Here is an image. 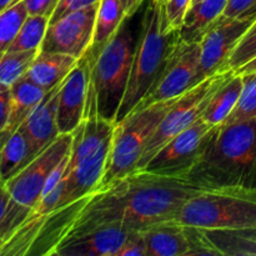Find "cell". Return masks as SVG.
<instances>
[{"label": "cell", "instance_id": "1", "mask_svg": "<svg viewBox=\"0 0 256 256\" xmlns=\"http://www.w3.org/2000/svg\"><path fill=\"white\" fill-rule=\"evenodd\" d=\"M208 189L190 175L135 170L50 215L38 232L29 255L39 246L44 248L42 255H50L62 239L94 228L124 225L142 230L178 222L185 202Z\"/></svg>", "mask_w": 256, "mask_h": 256}, {"label": "cell", "instance_id": "2", "mask_svg": "<svg viewBox=\"0 0 256 256\" xmlns=\"http://www.w3.org/2000/svg\"><path fill=\"white\" fill-rule=\"evenodd\" d=\"M190 176L209 189H256V116L215 128Z\"/></svg>", "mask_w": 256, "mask_h": 256}, {"label": "cell", "instance_id": "3", "mask_svg": "<svg viewBox=\"0 0 256 256\" xmlns=\"http://www.w3.org/2000/svg\"><path fill=\"white\" fill-rule=\"evenodd\" d=\"M115 122L99 115L96 100L88 92L86 112L72 132L68 180L60 209L84 199L100 186L112 148Z\"/></svg>", "mask_w": 256, "mask_h": 256}, {"label": "cell", "instance_id": "4", "mask_svg": "<svg viewBox=\"0 0 256 256\" xmlns=\"http://www.w3.org/2000/svg\"><path fill=\"white\" fill-rule=\"evenodd\" d=\"M179 42L178 30H166L164 5L150 0L142 20L132 72L115 124L126 118L149 92Z\"/></svg>", "mask_w": 256, "mask_h": 256}, {"label": "cell", "instance_id": "5", "mask_svg": "<svg viewBox=\"0 0 256 256\" xmlns=\"http://www.w3.org/2000/svg\"><path fill=\"white\" fill-rule=\"evenodd\" d=\"M125 18L118 32L90 65L89 92L96 100L102 118L115 122L124 98L134 60L135 42L130 20Z\"/></svg>", "mask_w": 256, "mask_h": 256}, {"label": "cell", "instance_id": "6", "mask_svg": "<svg viewBox=\"0 0 256 256\" xmlns=\"http://www.w3.org/2000/svg\"><path fill=\"white\" fill-rule=\"evenodd\" d=\"M178 222L206 230H246L256 228V189L224 186L190 198Z\"/></svg>", "mask_w": 256, "mask_h": 256}, {"label": "cell", "instance_id": "7", "mask_svg": "<svg viewBox=\"0 0 256 256\" xmlns=\"http://www.w3.org/2000/svg\"><path fill=\"white\" fill-rule=\"evenodd\" d=\"M179 98L136 108L122 122L115 124L110 154L99 188L136 170L148 142Z\"/></svg>", "mask_w": 256, "mask_h": 256}, {"label": "cell", "instance_id": "8", "mask_svg": "<svg viewBox=\"0 0 256 256\" xmlns=\"http://www.w3.org/2000/svg\"><path fill=\"white\" fill-rule=\"evenodd\" d=\"M234 72L232 69L220 70L182 94L170 108L158 126L156 132L149 140L138 162L136 170L145 169L150 160L166 142L202 119V112L212 95L234 75Z\"/></svg>", "mask_w": 256, "mask_h": 256}, {"label": "cell", "instance_id": "9", "mask_svg": "<svg viewBox=\"0 0 256 256\" xmlns=\"http://www.w3.org/2000/svg\"><path fill=\"white\" fill-rule=\"evenodd\" d=\"M72 144V134H60L24 169L5 182L12 196L19 204L34 209L52 172L69 155Z\"/></svg>", "mask_w": 256, "mask_h": 256}, {"label": "cell", "instance_id": "10", "mask_svg": "<svg viewBox=\"0 0 256 256\" xmlns=\"http://www.w3.org/2000/svg\"><path fill=\"white\" fill-rule=\"evenodd\" d=\"M215 128L202 118L199 119L166 142L150 160L145 170L169 175H190L205 152Z\"/></svg>", "mask_w": 256, "mask_h": 256}, {"label": "cell", "instance_id": "11", "mask_svg": "<svg viewBox=\"0 0 256 256\" xmlns=\"http://www.w3.org/2000/svg\"><path fill=\"white\" fill-rule=\"evenodd\" d=\"M256 18L222 16L199 42L200 62L196 84L229 68V58Z\"/></svg>", "mask_w": 256, "mask_h": 256}, {"label": "cell", "instance_id": "12", "mask_svg": "<svg viewBox=\"0 0 256 256\" xmlns=\"http://www.w3.org/2000/svg\"><path fill=\"white\" fill-rule=\"evenodd\" d=\"M199 62V42H184L179 39L160 76L136 108L149 106L155 102L182 96L188 90L196 86Z\"/></svg>", "mask_w": 256, "mask_h": 256}, {"label": "cell", "instance_id": "13", "mask_svg": "<svg viewBox=\"0 0 256 256\" xmlns=\"http://www.w3.org/2000/svg\"><path fill=\"white\" fill-rule=\"evenodd\" d=\"M98 8L99 4L76 10L49 24L40 52L84 58L92 42Z\"/></svg>", "mask_w": 256, "mask_h": 256}, {"label": "cell", "instance_id": "14", "mask_svg": "<svg viewBox=\"0 0 256 256\" xmlns=\"http://www.w3.org/2000/svg\"><path fill=\"white\" fill-rule=\"evenodd\" d=\"M140 230L124 225H106L74 234L55 245L50 255L118 256L126 240Z\"/></svg>", "mask_w": 256, "mask_h": 256}, {"label": "cell", "instance_id": "15", "mask_svg": "<svg viewBox=\"0 0 256 256\" xmlns=\"http://www.w3.org/2000/svg\"><path fill=\"white\" fill-rule=\"evenodd\" d=\"M89 82V64L85 58H82L60 88L56 114L60 134H72L85 119Z\"/></svg>", "mask_w": 256, "mask_h": 256}, {"label": "cell", "instance_id": "16", "mask_svg": "<svg viewBox=\"0 0 256 256\" xmlns=\"http://www.w3.org/2000/svg\"><path fill=\"white\" fill-rule=\"evenodd\" d=\"M64 80L46 92V95L42 100V102L38 105L36 109L20 126L26 132L28 138L30 139L38 154H40L45 148L49 146L60 135L59 129H58L56 114L59 92Z\"/></svg>", "mask_w": 256, "mask_h": 256}, {"label": "cell", "instance_id": "17", "mask_svg": "<svg viewBox=\"0 0 256 256\" xmlns=\"http://www.w3.org/2000/svg\"><path fill=\"white\" fill-rule=\"evenodd\" d=\"M148 256H189L192 250L188 226L166 222L140 230Z\"/></svg>", "mask_w": 256, "mask_h": 256}, {"label": "cell", "instance_id": "18", "mask_svg": "<svg viewBox=\"0 0 256 256\" xmlns=\"http://www.w3.org/2000/svg\"><path fill=\"white\" fill-rule=\"evenodd\" d=\"M48 90L32 82L28 75L15 82L12 86V112L9 122L4 132L0 134V146L16 132L42 102Z\"/></svg>", "mask_w": 256, "mask_h": 256}, {"label": "cell", "instance_id": "19", "mask_svg": "<svg viewBox=\"0 0 256 256\" xmlns=\"http://www.w3.org/2000/svg\"><path fill=\"white\" fill-rule=\"evenodd\" d=\"M78 64L79 59L72 55L39 52L26 75L32 82L49 92L62 82Z\"/></svg>", "mask_w": 256, "mask_h": 256}, {"label": "cell", "instance_id": "20", "mask_svg": "<svg viewBox=\"0 0 256 256\" xmlns=\"http://www.w3.org/2000/svg\"><path fill=\"white\" fill-rule=\"evenodd\" d=\"M229 0H204L190 5L179 29V39L184 42H199L212 25L224 14Z\"/></svg>", "mask_w": 256, "mask_h": 256}, {"label": "cell", "instance_id": "21", "mask_svg": "<svg viewBox=\"0 0 256 256\" xmlns=\"http://www.w3.org/2000/svg\"><path fill=\"white\" fill-rule=\"evenodd\" d=\"M125 18L128 16L125 15L124 8H122L120 0H102L99 2L92 42L84 56L89 66L96 59L105 44L118 32Z\"/></svg>", "mask_w": 256, "mask_h": 256}, {"label": "cell", "instance_id": "22", "mask_svg": "<svg viewBox=\"0 0 256 256\" xmlns=\"http://www.w3.org/2000/svg\"><path fill=\"white\" fill-rule=\"evenodd\" d=\"M38 155L26 132L19 128L0 146V182H6Z\"/></svg>", "mask_w": 256, "mask_h": 256}, {"label": "cell", "instance_id": "23", "mask_svg": "<svg viewBox=\"0 0 256 256\" xmlns=\"http://www.w3.org/2000/svg\"><path fill=\"white\" fill-rule=\"evenodd\" d=\"M242 90V76L235 74L215 92L208 102L202 120L212 126H220L228 119L239 102Z\"/></svg>", "mask_w": 256, "mask_h": 256}, {"label": "cell", "instance_id": "24", "mask_svg": "<svg viewBox=\"0 0 256 256\" xmlns=\"http://www.w3.org/2000/svg\"><path fill=\"white\" fill-rule=\"evenodd\" d=\"M202 230L220 255L256 256V238L246 230Z\"/></svg>", "mask_w": 256, "mask_h": 256}, {"label": "cell", "instance_id": "25", "mask_svg": "<svg viewBox=\"0 0 256 256\" xmlns=\"http://www.w3.org/2000/svg\"><path fill=\"white\" fill-rule=\"evenodd\" d=\"M32 209L19 204L4 182H0V246L22 226Z\"/></svg>", "mask_w": 256, "mask_h": 256}, {"label": "cell", "instance_id": "26", "mask_svg": "<svg viewBox=\"0 0 256 256\" xmlns=\"http://www.w3.org/2000/svg\"><path fill=\"white\" fill-rule=\"evenodd\" d=\"M49 20L48 16L29 15L8 52L40 50L49 26Z\"/></svg>", "mask_w": 256, "mask_h": 256}, {"label": "cell", "instance_id": "27", "mask_svg": "<svg viewBox=\"0 0 256 256\" xmlns=\"http://www.w3.org/2000/svg\"><path fill=\"white\" fill-rule=\"evenodd\" d=\"M40 50L6 52L0 59V82L12 86L29 72Z\"/></svg>", "mask_w": 256, "mask_h": 256}, {"label": "cell", "instance_id": "28", "mask_svg": "<svg viewBox=\"0 0 256 256\" xmlns=\"http://www.w3.org/2000/svg\"><path fill=\"white\" fill-rule=\"evenodd\" d=\"M28 16L29 14L22 0H18L0 12V55H4L9 50Z\"/></svg>", "mask_w": 256, "mask_h": 256}, {"label": "cell", "instance_id": "29", "mask_svg": "<svg viewBox=\"0 0 256 256\" xmlns=\"http://www.w3.org/2000/svg\"><path fill=\"white\" fill-rule=\"evenodd\" d=\"M242 76V90L232 114L222 125H230L256 116V72Z\"/></svg>", "mask_w": 256, "mask_h": 256}, {"label": "cell", "instance_id": "30", "mask_svg": "<svg viewBox=\"0 0 256 256\" xmlns=\"http://www.w3.org/2000/svg\"><path fill=\"white\" fill-rule=\"evenodd\" d=\"M256 58V19L242 38L229 58V68L235 72Z\"/></svg>", "mask_w": 256, "mask_h": 256}, {"label": "cell", "instance_id": "31", "mask_svg": "<svg viewBox=\"0 0 256 256\" xmlns=\"http://www.w3.org/2000/svg\"><path fill=\"white\" fill-rule=\"evenodd\" d=\"M190 5H192V0H168L165 2L164 19L166 30L179 32Z\"/></svg>", "mask_w": 256, "mask_h": 256}, {"label": "cell", "instance_id": "32", "mask_svg": "<svg viewBox=\"0 0 256 256\" xmlns=\"http://www.w3.org/2000/svg\"><path fill=\"white\" fill-rule=\"evenodd\" d=\"M224 16L256 18V0H229Z\"/></svg>", "mask_w": 256, "mask_h": 256}, {"label": "cell", "instance_id": "33", "mask_svg": "<svg viewBox=\"0 0 256 256\" xmlns=\"http://www.w3.org/2000/svg\"><path fill=\"white\" fill-rule=\"evenodd\" d=\"M100 2L102 0H59V4H58L56 9H55L54 14L50 18L49 24L56 22L60 18L65 16V15L70 14V12L92 6V5L99 4Z\"/></svg>", "mask_w": 256, "mask_h": 256}, {"label": "cell", "instance_id": "34", "mask_svg": "<svg viewBox=\"0 0 256 256\" xmlns=\"http://www.w3.org/2000/svg\"><path fill=\"white\" fill-rule=\"evenodd\" d=\"M29 15L50 18L54 14L59 0H22Z\"/></svg>", "mask_w": 256, "mask_h": 256}, {"label": "cell", "instance_id": "35", "mask_svg": "<svg viewBox=\"0 0 256 256\" xmlns=\"http://www.w3.org/2000/svg\"><path fill=\"white\" fill-rule=\"evenodd\" d=\"M118 256H148L146 246L142 232H136L126 240Z\"/></svg>", "mask_w": 256, "mask_h": 256}, {"label": "cell", "instance_id": "36", "mask_svg": "<svg viewBox=\"0 0 256 256\" xmlns=\"http://www.w3.org/2000/svg\"><path fill=\"white\" fill-rule=\"evenodd\" d=\"M12 112V86L0 82V134L5 130L9 122Z\"/></svg>", "mask_w": 256, "mask_h": 256}, {"label": "cell", "instance_id": "37", "mask_svg": "<svg viewBox=\"0 0 256 256\" xmlns=\"http://www.w3.org/2000/svg\"><path fill=\"white\" fill-rule=\"evenodd\" d=\"M120 2H122V8H124L125 15L129 18L138 12V9L142 6L144 0H120Z\"/></svg>", "mask_w": 256, "mask_h": 256}, {"label": "cell", "instance_id": "38", "mask_svg": "<svg viewBox=\"0 0 256 256\" xmlns=\"http://www.w3.org/2000/svg\"><path fill=\"white\" fill-rule=\"evenodd\" d=\"M252 72H256V58L250 60V62H248L246 64H244L242 66H240L239 69L235 70V74L238 75L252 74Z\"/></svg>", "mask_w": 256, "mask_h": 256}, {"label": "cell", "instance_id": "39", "mask_svg": "<svg viewBox=\"0 0 256 256\" xmlns=\"http://www.w3.org/2000/svg\"><path fill=\"white\" fill-rule=\"evenodd\" d=\"M18 0H0V12H4L5 9H8L9 6H12V4H15Z\"/></svg>", "mask_w": 256, "mask_h": 256}, {"label": "cell", "instance_id": "40", "mask_svg": "<svg viewBox=\"0 0 256 256\" xmlns=\"http://www.w3.org/2000/svg\"><path fill=\"white\" fill-rule=\"evenodd\" d=\"M246 232H249L250 235H252V236L256 238V228H254V229H246Z\"/></svg>", "mask_w": 256, "mask_h": 256}, {"label": "cell", "instance_id": "41", "mask_svg": "<svg viewBox=\"0 0 256 256\" xmlns=\"http://www.w3.org/2000/svg\"><path fill=\"white\" fill-rule=\"evenodd\" d=\"M204 2V0H192V5L198 4V2Z\"/></svg>", "mask_w": 256, "mask_h": 256}, {"label": "cell", "instance_id": "42", "mask_svg": "<svg viewBox=\"0 0 256 256\" xmlns=\"http://www.w3.org/2000/svg\"><path fill=\"white\" fill-rule=\"evenodd\" d=\"M155 2H158V4L162 5V0H155Z\"/></svg>", "mask_w": 256, "mask_h": 256}, {"label": "cell", "instance_id": "43", "mask_svg": "<svg viewBox=\"0 0 256 256\" xmlns=\"http://www.w3.org/2000/svg\"><path fill=\"white\" fill-rule=\"evenodd\" d=\"M166 2H168V0H162V5H164Z\"/></svg>", "mask_w": 256, "mask_h": 256}]
</instances>
